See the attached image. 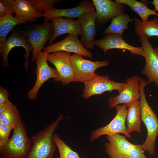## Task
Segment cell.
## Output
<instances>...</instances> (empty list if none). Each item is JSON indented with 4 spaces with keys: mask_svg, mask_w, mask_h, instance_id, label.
I'll list each match as a JSON object with an SVG mask.
<instances>
[{
    "mask_svg": "<svg viewBox=\"0 0 158 158\" xmlns=\"http://www.w3.org/2000/svg\"><path fill=\"white\" fill-rule=\"evenodd\" d=\"M48 54L44 50L38 55L35 60L36 80L33 87L27 94L28 98L30 100H34L37 99L40 89L45 82L57 76L56 68L50 67L47 63V57Z\"/></svg>",
    "mask_w": 158,
    "mask_h": 158,
    "instance_id": "30bf717a",
    "label": "cell"
},
{
    "mask_svg": "<svg viewBox=\"0 0 158 158\" xmlns=\"http://www.w3.org/2000/svg\"><path fill=\"white\" fill-rule=\"evenodd\" d=\"M141 109L140 100L133 102L128 108L126 120V131L129 134L133 131L141 132Z\"/></svg>",
    "mask_w": 158,
    "mask_h": 158,
    "instance_id": "44dd1931",
    "label": "cell"
},
{
    "mask_svg": "<svg viewBox=\"0 0 158 158\" xmlns=\"http://www.w3.org/2000/svg\"><path fill=\"white\" fill-rule=\"evenodd\" d=\"M70 52L58 51L48 54L47 59L55 67L57 76L54 79V81L61 82L67 85L74 79L73 68L70 60Z\"/></svg>",
    "mask_w": 158,
    "mask_h": 158,
    "instance_id": "9c48e42d",
    "label": "cell"
},
{
    "mask_svg": "<svg viewBox=\"0 0 158 158\" xmlns=\"http://www.w3.org/2000/svg\"><path fill=\"white\" fill-rule=\"evenodd\" d=\"M50 20L54 25V30L53 35L49 41V44H52L57 37L64 34L81 35V25L78 20L59 17L52 18Z\"/></svg>",
    "mask_w": 158,
    "mask_h": 158,
    "instance_id": "d6986e66",
    "label": "cell"
},
{
    "mask_svg": "<svg viewBox=\"0 0 158 158\" xmlns=\"http://www.w3.org/2000/svg\"><path fill=\"white\" fill-rule=\"evenodd\" d=\"M114 107L116 114L111 121L107 125L97 128L91 132L89 138L91 142H94L102 135L116 133H122L126 137L131 138L130 135L126 131L125 125L128 112L126 105L124 104H117Z\"/></svg>",
    "mask_w": 158,
    "mask_h": 158,
    "instance_id": "52a82bcc",
    "label": "cell"
},
{
    "mask_svg": "<svg viewBox=\"0 0 158 158\" xmlns=\"http://www.w3.org/2000/svg\"><path fill=\"white\" fill-rule=\"evenodd\" d=\"M96 11V24H105L115 17L125 13L124 4L111 0H92Z\"/></svg>",
    "mask_w": 158,
    "mask_h": 158,
    "instance_id": "5bb4252c",
    "label": "cell"
},
{
    "mask_svg": "<svg viewBox=\"0 0 158 158\" xmlns=\"http://www.w3.org/2000/svg\"><path fill=\"white\" fill-rule=\"evenodd\" d=\"M84 84L82 97L87 99L92 96L101 95L106 91L111 92L116 90L119 93L125 86L126 83L116 82L110 80L108 76L98 75Z\"/></svg>",
    "mask_w": 158,
    "mask_h": 158,
    "instance_id": "8fae6325",
    "label": "cell"
},
{
    "mask_svg": "<svg viewBox=\"0 0 158 158\" xmlns=\"http://www.w3.org/2000/svg\"><path fill=\"white\" fill-rule=\"evenodd\" d=\"M22 121L17 107L9 101L5 110L0 114V121L13 130Z\"/></svg>",
    "mask_w": 158,
    "mask_h": 158,
    "instance_id": "603a6c76",
    "label": "cell"
},
{
    "mask_svg": "<svg viewBox=\"0 0 158 158\" xmlns=\"http://www.w3.org/2000/svg\"><path fill=\"white\" fill-rule=\"evenodd\" d=\"M125 137L119 133L107 135L108 142L104 145L109 158H148L141 145L133 144Z\"/></svg>",
    "mask_w": 158,
    "mask_h": 158,
    "instance_id": "277c9868",
    "label": "cell"
},
{
    "mask_svg": "<svg viewBox=\"0 0 158 158\" xmlns=\"http://www.w3.org/2000/svg\"><path fill=\"white\" fill-rule=\"evenodd\" d=\"M63 117L61 114L55 121L31 137L32 147L27 158H54L56 146L52 137Z\"/></svg>",
    "mask_w": 158,
    "mask_h": 158,
    "instance_id": "7a4b0ae2",
    "label": "cell"
},
{
    "mask_svg": "<svg viewBox=\"0 0 158 158\" xmlns=\"http://www.w3.org/2000/svg\"><path fill=\"white\" fill-rule=\"evenodd\" d=\"M147 84L146 82L140 78L139 89L140 94V99L141 109V120L145 125L147 130V136L145 142L141 145L142 149L151 155L155 152V143L158 134V118L148 104L144 90Z\"/></svg>",
    "mask_w": 158,
    "mask_h": 158,
    "instance_id": "6da1fadb",
    "label": "cell"
},
{
    "mask_svg": "<svg viewBox=\"0 0 158 158\" xmlns=\"http://www.w3.org/2000/svg\"><path fill=\"white\" fill-rule=\"evenodd\" d=\"M133 21L127 13L118 15L112 19L111 24L103 31V34L111 33L122 36L124 31L128 28V23Z\"/></svg>",
    "mask_w": 158,
    "mask_h": 158,
    "instance_id": "cb8c5ba5",
    "label": "cell"
},
{
    "mask_svg": "<svg viewBox=\"0 0 158 158\" xmlns=\"http://www.w3.org/2000/svg\"><path fill=\"white\" fill-rule=\"evenodd\" d=\"M133 20L136 26L135 31L138 35L146 36L148 37H158V19L157 18L144 22L137 18H134Z\"/></svg>",
    "mask_w": 158,
    "mask_h": 158,
    "instance_id": "7402d4cb",
    "label": "cell"
},
{
    "mask_svg": "<svg viewBox=\"0 0 158 158\" xmlns=\"http://www.w3.org/2000/svg\"><path fill=\"white\" fill-rule=\"evenodd\" d=\"M9 93L7 89L0 86V105L5 104L8 102Z\"/></svg>",
    "mask_w": 158,
    "mask_h": 158,
    "instance_id": "f546056e",
    "label": "cell"
},
{
    "mask_svg": "<svg viewBox=\"0 0 158 158\" xmlns=\"http://www.w3.org/2000/svg\"><path fill=\"white\" fill-rule=\"evenodd\" d=\"M6 8L8 15H12L14 13V6L15 0H1Z\"/></svg>",
    "mask_w": 158,
    "mask_h": 158,
    "instance_id": "4dcf8cb0",
    "label": "cell"
},
{
    "mask_svg": "<svg viewBox=\"0 0 158 158\" xmlns=\"http://www.w3.org/2000/svg\"><path fill=\"white\" fill-rule=\"evenodd\" d=\"M12 129L0 121V148L4 146L8 141L9 135Z\"/></svg>",
    "mask_w": 158,
    "mask_h": 158,
    "instance_id": "f1b7e54d",
    "label": "cell"
},
{
    "mask_svg": "<svg viewBox=\"0 0 158 158\" xmlns=\"http://www.w3.org/2000/svg\"><path fill=\"white\" fill-rule=\"evenodd\" d=\"M151 3L155 8L154 10L156 11H158V0H153Z\"/></svg>",
    "mask_w": 158,
    "mask_h": 158,
    "instance_id": "d6a6232c",
    "label": "cell"
},
{
    "mask_svg": "<svg viewBox=\"0 0 158 158\" xmlns=\"http://www.w3.org/2000/svg\"><path fill=\"white\" fill-rule=\"evenodd\" d=\"M140 78L134 76L127 78L126 85L119 95L110 97L108 100L109 107L111 109L117 104H124L127 108L134 102L140 100V94L139 82Z\"/></svg>",
    "mask_w": 158,
    "mask_h": 158,
    "instance_id": "7c38bea8",
    "label": "cell"
},
{
    "mask_svg": "<svg viewBox=\"0 0 158 158\" xmlns=\"http://www.w3.org/2000/svg\"><path fill=\"white\" fill-rule=\"evenodd\" d=\"M115 1L129 6L132 11H134L139 15L143 22L147 21L150 15H154L158 16V14L156 11L147 7L146 4L143 2L136 0H116Z\"/></svg>",
    "mask_w": 158,
    "mask_h": 158,
    "instance_id": "d4e9b609",
    "label": "cell"
},
{
    "mask_svg": "<svg viewBox=\"0 0 158 158\" xmlns=\"http://www.w3.org/2000/svg\"><path fill=\"white\" fill-rule=\"evenodd\" d=\"M52 22H45L39 24L35 23L27 26L22 32L27 37V42L32 48L31 61H35L38 55L42 52L46 42L51 38L54 32Z\"/></svg>",
    "mask_w": 158,
    "mask_h": 158,
    "instance_id": "5b68a950",
    "label": "cell"
},
{
    "mask_svg": "<svg viewBox=\"0 0 158 158\" xmlns=\"http://www.w3.org/2000/svg\"><path fill=\"white\" fill-rule=\"evenodd\" d=\"M122 36L114 33L106 34L103 38L96 40L95 45L102 49L104 54L109 49H117L127 50L133 54L144 56V53L141 47H135L129 45L124 40Z\"/></svg>",
    "mask_w": 158,
    "mask_h": 158,
    "instance_id": "e0dca14e",
    "label": "cell"
},
{
    "mask_svg": "<svg viewBox=\"0 0 158 158\" xmlns=\"http://www.w3.org/2000/svg\"><path fill=\"white\" fill-rule=\"evenodd\" d=\"M52 140L58 149L59 158H80L78 153L66 144L57 134L54 133Z\"/></svg>",
    "mask_w": 158,
    "mask_h": 158,
    "instance_id": "4316f807",
    "label": "cell"
},
{
    "mask_svg": "<svg viewBox=\"0 0 158 158\" xmlns=\"http://www.w3.org/2000/svg\"><path fill=\"white\" fill-rule=\"evenodd\" d=\"M32 147L31 139L22 121L13 129L11 137L0 148V158H27Z\"/></svg>",
    "mask_w": 158,
    "mask_h": 158,
    "instance_id": "3957f363",
    "label": "cell"
},
{
    "mask_svg": "<svg viewBox=\"0 0 158 158\" xmlns=\"http://www.w3.org/2000/svg\"><path fill=\"white\" fill-rule=\"evenodd\" d=\"M48 54L61 51L73 52L82 56L92 58V54L83 46L78 35L68 34L62 40L44 47L43 49Z\"/></svg>",
    "mask_w": 158,
    "mask_h": 158,
    "instance_id": "9a60e30c",
    "label": "cell"
},
{
    "mask_svg": "<svg viewBox=\"0 0 158 158\" xmlns=\"http://www.w3.org/2000/svg\"><path fill=\"white\" fill-rule=\"evenodd\" d=\"M96 18V13L94 9L87 12L77 19L82 29L80 41L86 49H92L95 45Z\"/></svg>",
    "mask_w": 158,
    "mask_h": 158,
    "instance_id": "2e32d148",
    "label": "cell"
},
{
    "mask_svg": "<svg viewBox=\"0 0 158 158\" xmlns=\"http://www.w3.org/2000/svg\"><path fill=\"white\" fill-rule=\"evenodd\" d=\"M15 17L24 22L32 23L43 17V13L38 12L29 0H16L14 6Z\"/></svg>",
    "mask_w": 158,
    "mask_h": 158,
    "instance_id": "ffe728a7",
    "label": "cell"
},
{
    "mask_svg": "<svg viewBox=\"0 0 158 158\" xmlns=\"http://www.w3.org/2000/svg\"><path fill=\"white\" fill-rule=\"evenodd\" d=\"M8 15V11L1 0H0V18Z\"/></svg>",
    "mask_w": 158,
    "mask_h": 158,
    "instance_id": "1f68e13d",
    "label": "cell"
},
{
    "mask_svg": "<svg viewBox=\"0 0 158 158\" xmlns=\"http://www.w3.org/2000/svg\"><path fill=\"white\" fill-rule=\"evenodd\" d=\"M149 38L146 36H139L145 61V64L141 73L148 78L147 84L153 82L158 87V56L152 44L149 42Z\"/></svg>",
    "mask_w": 158,
    "mask_h": 158,
    "instance_id": "4fadbf2b",
    "label": "cell"
},
{
    "mask_svg": "<svg viewBox=\"0 0 158 158\" xmlns=\"http://www.w3.org/2000/svg\"><path fill=\"white\" fill-rule=\"evenodd\" d=\"M31 4L39 12L44 13L53 9L54 6L61 0H29Z\"/></svg>",
    "mask_w": 158,
    "mask_h": 158,
    "instance_id": "83f0119b",
    "label": "cell"
},
{
    "mask_svg": "<svg viewBox=\"0 0 158 158\" xmlns=\"http://www.w3.org/2000/svg\"><path fill=\"white\" fill-rule=\"evenodd\" d=\"M154 51L157 56H158V46L155 48L154 49Z\"/></svg>",
    "mask_w": 158,
    "mask_h": 158,
    "instance_id": "836d02e7",
    "label": "cell"
},
{
    "mask_svg": "<svg viewBox=\"0 0 158 158\" xmlns=\"http://www.w3.org/2000/svg\"><path fill=\"white\" fill-rule=\"evenodd\" d=\"M21 24H25L23 21L11 15H7L0 18V51L2 49L9 32L15 26Z\"/></svg>",
    "mask_w": 158,
    "mask_h": 158,
    "instance_id": "484cf974",
    "label": "cell"
},
{
    "mask_svg": "<svg viewBox=\"0 0 158 158\" xmlns=\"http://www.w3.org/2000/svg\"><path fill=\"white\" fill-rule=\"evenodd\" d=\"M82 56L75 54L70 56L73 70V82L85 83L98 75L95 73L97 68L109 65V62L106 60L92 61L84 59Z\"/></svg>",
    "mask_w": 158,
    "mask_h": 158,
    "instance_id": "8992f818",
    "label": "cell"
},
{
    "mask_svg": "<svg viewBox=\"0 0 158 158\" xmlns=\"http://www.w3.org/2000/svg\"><path fill=\"white\" fill-rule=\"evenodd\" d=\"M95 9L93 3L90 1L85 0L80 1L76 7L67 9H53L43 13L44 21L48 22L52 18L65 17L68 18H80L86 13Z\"/></svg>",
    "mask_w": 158,
    "mask_h": 158,
    "instance_id": "ac0fdd59",
    "label": "cell"
},
{
    "mask_svg": "<svg viewBox=\"0 0 158 158\" xmlns=\"http://www.w3.org/2000/svg\"><path fill=\"white\" fill-rule=\"evenodd\" d=\"M27 37L22 32V30H13L8 38L6 40L1 51H0V56L2 59V66L4 68L9 67V64L8 56L10 51L14 47H20L24 48L26 54L24 55L25 61L23 67L28 72L29 63L28 59L30 54L32 50L31 45L27 42Z\"/></svg>",
    "mask_w": 158,
    "mask_h": 158,
    "instance_id": "ba28073f",
    "label": "cell"
}]
</instances>
